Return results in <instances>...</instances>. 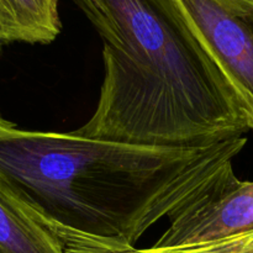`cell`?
<instances>
[{"label": "cell", "instance_id": "cell-1", "mask_svg": "<svg viewBox=\"0 0 253 253\" xmlns=\"http://www.w3.org/2000/svg\"><path fill=\"white\" fill-rule=\"evenodd\" d=\"M246 142L136 145L25 130L0 115V174L51 221L135 246L232 168Z\"/></svg>", "mask_w": 253, "mask_h": 253}, {"label": "cell", "instance_id": "cell-2", "mask_svg": "<svg viewBox=\"0 0 253 253\" xmlns=\"http://www.w3.org/2000/svg\"><path fill=\"white\" fill-rule=\"evenodd\" d=\"M103 41L104 79L79 136L150 146L239 137L249 116L175 0H72Z\"/></svg>", "mask_w": 253, "mask_h": 253}, {"label": "cell", "instance_id": "cell-3", "mask_svg": "<svg viewBox=\"0 0 253 253\" xmlns=\"http://www.w3.org/2000/svg\"><path fill=\"white\" fill-rule=\"evenodd\" d=\"M239 95L253 130V1L175 0Z\"/></svg>", "mask_w": 253, "mask_h": 253}, {"label": "cell", "instance_id": "cell-4", "mask_svg": "<svg viewBox=\"0 0 253 253\" xmlns=\"http://www.w3.org/2000/svg\"><path fill=\"white\" fill-rule=\"evenodd\" d=\"M170 225L153 247L199 244L253 230V182L227 169L207 190L169 215Z\"/></svg>", "mask_w": 253, "mask_h": 253}, {"label": "cell", "instance_id": "cell-5", "mask_svg": "<svg viewBox=\"0 0 253 253\" xmlns=\"http://www.w3.org/2000/svg\"><path fill=\"white\" fill-rule=\"evenodd\" d=\"M0 253H66L40 212L1 174Z\"/></svg>", "mask_w": 253, "mask_h": 253}, {"label": "cell", "instance_id": "cell-6", "mask_svg": "<svg viewBox=\"0 0 253 253\" xmlns=\"http://www.w3.org/2000/svg\"><path fill=\"white\" fill-rule=\"evenodd\" d=\"M41 217L66 253H253V230L199 244L140 249L110 239L89 236L56 224L43 215Z\"/></svg>", "mask_w": 253, "mask_h": 253}, {"label": "cell", "instance_id": "cell-7", "mask_svg": "<svg viewBox=\"0 0 253 253\" xmlns=\"http://www.w3.org/2000/svg\"><path fill=\"white\" fill-rule=\"evenodd\" d=\"M5 42L48 44L62 29L58 0H0Z\"/></svg>", "mask_w": 253, "mask_h": 253}, {"label": "cell", "instance_id": "cell-8", "mask_svg": "<svg viewBox=\"0 0 253 253\" xmlns=\"http://www.w3.org/2000/svg\"><path fill=\"white\" fill-rule=\"evenodd\" d=\"M6 44V42H5L4 37H2V32H1V27H0V56H1V52H2V48H4V46Z\"/></svg>", "mask_w": 253, "mask_h": 253}, {"label": "cell", "instance_id": "cell-9", "mask_svg": "<svg viewBox=\"0 0 253 253\" xmlns=\"http://www.w3.org/2000/svg\"><path fill=\"white\" fill-rule=\"evenodd\" d=\"M249 1H253V0H249Z\"/></svg>", "mask_w": 253, "mask_h": 253}]
</instances>
